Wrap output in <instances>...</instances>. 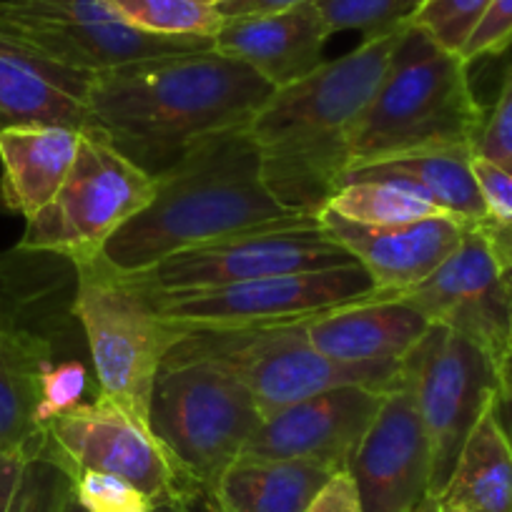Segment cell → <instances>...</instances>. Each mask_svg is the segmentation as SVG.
Instances as JSON below:
<instances>
[{
    "label": "cell",
    "mask_w": 512,
    "mask_h": 512,
    "mask_svg": "<svg viewBox=\"0 0 512 512\" xmlns=\"http://www.w3.org/2000/svg\"><path fill=\"white\" fill-rule=\"evenodd\" d=\"M319 221L354 262L372 277L379 292L405 294L425 282L475 226L457 216H432L397 226L354 224L329 211Z\"/></svg>",
    "instance_id": "e0dca14e"
},
{
    "label": "cell",
    "mask_w": 512,
    "mask_h": 512,
    "mask_svg": "<svg viewBox=\"0 0 512 512\" xmlns=\"http://www.w3.org/2000/svg\"><path fill=\"white\" fill-rule=\"evenodd\" d=\"M402 372L430 440V497H440L467 437L500 392V367L465 334L432 324Z\"/></svg>",
    "instance_id": "8fae6325"
},
{
    "label": "cell",
    "mask_w": 512,
    "mask_h": 512,
    "mask_svg": "<svg viewBox=\"0 0 512 512\" xmlns=\"http://www.w3.org/2000/svg\"><path fill=\"white\" fill-rule=\"evenodd\" d=\"M73 480L58 462L48 457H31L21 480V510L18 512H63L71 497Z\"/></svg>",
    "instance_id": "4dcf8cb0"
},
{
    "label": "cell",
    "mask_w": 512,
    "mask_h": 512,
    "mask_svg": "<svg viewBox=\"0 0 512 512\" xmlns=\"http://www.w3.org/2000/svg\"><path fill=\"white\" fill-rule=\"evenodd\" d=\"M262 420L251 392L214 364H166L151 392L149 427L186 495L211 497Z\"/></svg>",
    "instance_id": "8992f818"
},
{
    "label": "cell",
    "mask_w": 512,
    "mask_h": 512,
    "mask_svg": "<svg viewBox=\"0 0 512 512\" xmlns=\"http://www.w3.org/2000/svg\"><path fill=\"white\" fill-rule=\"evenodd\" d=\"M495 410L512 442V387H500V392L495 397Z\"/></svg>",
    "instance_id": "ab89813d"
},
{
    "label": "cell",
    "mask_w": 512,
    "mask_h": 512,
    "mask_svg": "<svg viewBox=\"0 0 512 512\" xmlns=\"http://www.w3.org/2000/svg\"><path fill=\"white\" fill-rule=\"evenodd\" d=\"M307 322V319H304ZM304 322L249 324V327H181L166 364L206 362L239 379L264 417L334 387L392 390L402 364H339L324 357L307 337Z\"/></svg>",
    "instance_id": "5b68a950"
},
{
    "label": "cell",
    "mask_w": 512,
    "mask_h": 512,
    "mask_svg": "<svg viewBox=\"0 0 512 512\" xmlns=\"http://www.w3.org/2000/svg\"><path fill=\"white\" fill-rule=\"evenodd\" d=\"M38 457L58 462L71 477L86 470L116 475L154 500L184 492L149 422L101 392L48 422Z\"/></svg>",
    "instance_id": "4fadbf2b"
},
{
    "label": "cell",
    "mask_w": 512,
    "mask_h": 512,
    "mask_svg": "<svg viewBox=\"0 0 512 512\" xmlns=\"http://www.w3.org/2000/svg\"><path fill=\"white\" fill-rule=\"evenodd\" d=\"M86 392V369L78 362L51 364L41 379V405H38V422L46 430L51 420L81 405Z\"/></svg>",
    "instance_id": "1f68e13d"
},
{
    "label": "cell",
    "mask_w": 512,
    "mask_h": 512,
    "mask_svg": "<svg viewBox=\"0 0 512 512\" xmlns=\"http://www.w3.org/2000/svg\"><path fill=\"white\" fill-rule=\"evenodd\" d=\"M91 73L73 71L0 41V131L68 126L91 131Z\"/></svg>",
    "instance_id": "ffe728a7"
},
{
    "label": "cell",
    "mask_w": 512,
    "mask_h": 512,
    "mask_svg": "<svg viewBox=\"0 0 512 512\" xmlns=\"http://www.w3.org/2000/svg\"><path fill=\"white\" fill-rule=\"evenodd\" d=\"M357 264L317 214L294 216L191 246L141 274H126L146 292H194L282 274L322 272Z\"/></svg>",
    "instance_id": "30bf717a"
},
{
    "label": "cell",
    "mask_w": 512,
    "mask_h": 512,
    "mask_svg": "<svg viewBox=\"0 0 512 512\" xmlns=\"http://www.w3.org/2000/svg\"><path fill=\"white\" fill-rule=\"evenodd\" d=\"M329 33L359 31L367 38L412 26L425 0H317Z\"/></svg>",
    "instance_id": "83f0119b"
},
{
    "label": "cell",
    "mask_w": 512,
    "mask_h": 512,
    "mask_svg": "<svg viewBox=\"0 0 512 512\" xmlns=\"http://www.w3.org/2000/svg\"><path fill=\"white\" fill-rule=\"evenodd\" d=\"M272 93L254 68L214 48L146 58L93 76L91 131L159 179L204 141L246 126Z\"/></svg>",
    "instance_id": "6da1fadb"
},
{
    "label": "cell",
    "mask_w": 512,
    "mask_h": 512,
    "mask_svg": "<svg viewBox=\"0 0 512 512\" xmlns=\"http://www.w3.org/2000/svg\"><path fill=\"white\" fill-rule=\"evenodd\" d=\"M400 31L367 38L309 76L272 93L249 121L272 194L299 214H319L349 166L347 131L377 91Z\"/></svg>",
    "instance_id": "7a4b0ae2"
},
{
    "label": "cell",
    "mask_w": 512,
    "mask_h": 512,
    "mask_svg": "<svg viewBox=\"0 0 512 512\" xmlns=\"http://www.w3.org/2000/svg\"><path fill=\"white\" fill-rule=\"evenodd\" d=\"M337 472L309 460L239 457L216 482L211 512H307Z\"/></svg>",
    "instance_id": "cb8c5ba5"
},
{
    "label": "cell",
    "mask_w": 512,
    "mask_h": 512,
    "mask_svg": "<svg viewBox=\"0 0 512 512\" xmlns=\"http://www.w3.org/2000/svg\"><path fill=\"white\" fill-rule=\"evenodd\" d=\"M492 0H425L412 26L422 28L447 51L460 53Z\"/></svg>",
    "instance_id": "f1b7e54d"
},
{
    "label": "cell",
    "mask_w": 512,
    "mask_h": 512,
    "mask_svg": "<svg viewBox=\"0 0 512 512\" xmlns=\"http://www.w3.org/2000/svg\"><path fill=\"white\" fill-rule=\"evenodd\" d=\"M322 211L337 214L354 224L367 226H397L412 221L432 219V216H452L422 199L415 191L390 181H349L332 194Z\"/></svg>",
    "instance_id": "484cf974"
},
{
    "label": "cell",
    "mask_w": 512,
    "mask_h": 512,
    "mask_svg": "<svg viewBox=\"0 0 512 512\" xmlns=\"http://www.w3.org/2000/svg\"><path fill=\"white\" fill-rule=\"evenodd\" d=\"M472 159H475L472 146H435V149L412 151V154L392 156L374 164L354 166L342 176V184L390 181V184L415 191L422 199L432 201L442 211L467 221L470 226H482L490 221V216H487L485 199L475 179Z\"/></svg>",
    "instance_id": "7402d4cb"
},
{
    "label": "cell",
    "mask_w": 512,
    "mask_h": 512,
    "mask_svg": "<svg viewBox=\"0 0 512 512\" xmlns=\"http://www.w3.org/2000/svg\"><path fill=\"white\" fill-rule=\"evenodd\" d=\"M329 36L317 0H309L269 16L226 18L214 36V51L246 63L279 91L322 66Z\"/></svg>",
    "instance_id": "d6986e66"
},
{
    "label": "cell",
    "mask_w": 512,
    "mask_h": 512,
    "mask_svg": "<svg viewBox=\"0 0 512 512\" xmlns=\"http://www.w3.org/2000/svg\"><path fill=\"white\" fill-rule=\"evenodd\" d=\"M154 512H211L209 497L186 495V492H171V495L156 500Z\"/></svg>",
    "instance_id": "f35d334b"
},
{
    "label": "cell",
    "mask_w": 512,
    "mask_h": 512,
    "mask_svg": "<svg viewBox=\"0 0 512 512\" xmlns=\"http://www.w3.org/2000/svg\"><path fill=\"white\" fill-rule=\"evenodd\" d=\"M51 344L0 319V455L38 457L46 430L38 422L41 379Z\"/></svg>",
    "instance_id": "603a6c76"
},
{
    "label": "cell",
    "mask_w": 512,
    "mask_h": 512,
    "mask_svg": "<svg viewBox=\"0 0 512 512\" xmlns=\"http://www.w3.org/2000/svg\"><path fill=\"white\" fill-rule=\"evenodd\" d=\"M0 41L91 76L146 58L214 48V38L139 31L108 0H0Z\"/></svg>",
    "instance_id": "9c48e42d"
},
{
    "label": "cell",
    "mask_w": 512,
    "mask_h": 512,
    "mask_svg": "<svg viewBox=\"0 0 512 512\" xmlns=\"http://www.w3.org/2000/svg\"><path fill=\"white\" fill-rule=\"evenodd\" d=\"M485 118L465 58L407 26L377 91L349 126L347 171L435 146L475 149Z\"/></svg>",
    "instance_id": "277c9868"
},
{
    "label": "cell",
    "mask_w": 512,
    "mask_h": 512,
    "mask_svg": "<svg viewBox=\"0 0 512 512\" xmlns=\"http://www.w3.org/2000/svg\"><path fill=\"white\" fill-rule=\"evenodd\" d=\"M415 512H477V510H470V507H460V505H447V502L437 500V497H427Z\"/></svg>",
    "instance_id": "60d3db41"
},
{
    "label": "cell",
    "mask_w": 512,
    "mask_h": 512,
    "mask_svg": "<svg viewBox=\"0 0 512 512\" xmlns=\"http://www.w3.org/2000/svg\"><path fill=\"white\" fill-rule=\"evenodd\" d=\"M159 179L86 131L76 164L58 194L26 221L21 251H46L73 264L101 256L118 229L151 204Z\"/></svg>",
    "instance_id": "ba28073f"
},
{
    "label": "cell",
    "mask_w": 512,
    "mask_h": 512,
    "mask_svg": "<svg viewBox=\"0 0 512 512\" xmlns=\"http://www.w3.org/2000/svg\"><path fill=\"white\" fill-rule=\"evenodd\" d=\"M199 3H206V6H219V3H224V0H199Z\"/></svg>",
    "instance_id": "ee69618b"
},
{
    "label": "cell",
    "mask_w": 512,
    "mask_h": 512,
    "mask_svg": "<svg viewBox=\"0 0 512 512\" xmlns=\"http://www.w3.org/2000/svg\"><path fill=\"white\" fill-rule=\"evenodd\" d=\"M402 297L430 324L480 344L500 367L512 339V297L480 226L467 231L445 262Z\"/></svg>",
    "instance_id": "5bb4252c"
},
{
    "label": "cell",
    "mask_w": 512,
    "mask_h": 512,
    "mask_svg": "<svg viewBox=\"0 0 512 512\" xmlns=\"http://www.w3.org/2000/svg\"><path fill=\"white\" fill-rule=\"evenodd\" d=\"M146 294L161 317L179 327H249L304 322L384 292H379L377 284L359 264H349L322 272L282 274L194 292Z\"/></svg>",
    "instance_id": "7c38bea8"
},
{
    "label": "cell",
    "mask_w": 512,
    "mask_h": 512,
    "mask_svg": "<svg viewBox=\"0 0 512 512\" xmlns=\"http://www.w3.org/2000/svg\"><path fill=\"white\" fill-rule=\"evenodd\" d=\"M26 462V457L0 455V512H11L18 487H21Z\"/></svg>",
    "instance_id": "74e56055"
},
{
    "label": "cell",
    "mask_w": 512,
    "mask_h": 512,
    "mask_svg": "<svg viewBox=\"0 0 512 512\" xmlns=\"http://www.w3.org/2000/svg\"><path fill=\"white\" fill-rule=\"evenodd\" d=\"M294 216L304 214L284 206L264 181L246 123L204 141L161 174L151 204L108 239L101 259L123 274H141L191 246Z\"/></svg>",
    "instance_id": "3957f363"
},
{
    "label": "cell",
    "mask_w": 512,
    "mask_h": 512,
    "mask_svg": "<svg viewBox=\"0 0 512 512\" xmlns=\"http://www.w3.org/2000/svg\"><path fill=\"white\" fill-rule=\"evenodd\" d=\"M307 337L339 364H402L430 332V319L402 294H377L304 322Z\"/></svg>",
    "instance_id": "ac0fdd59"
},
{
    "label": "cell",
    "mask_w": 512,
    "mask_h": 512,
    "mask_svg": "<svg viewBox=\"0 0 512 512\" xmlns=\"http://www.w3.org/2000/svg\"><path fill=\"white\" fill-rule=\"evenodd\" d=\"M390 390L334 387L264 417L241 457L251 460H309L347 470Z\"/></svg>",
    "instance_id": "2e32d148"
},
{
    "label": "cell",
    "mask_w": 512,
    "mask_h": 512,
    "mask_svg": "<svg viewBox=\"0 0 512 512\" xmlns=\"http://www.w3.org/2000/svg\"><path fill=\"white\" fill-rule=\"evenodd\" d=\"M347 472L362 512H415L430 497V440L405 372L384 397Z\"/></svg>",
    "instance_id": "9a60e30c"
},
{
    "label": "cell",
    "mask_w": 512,
    "mask_h": 512,
    "mask_svg": "<svg viewBox=\"0 0 512 512\" xmlns=\"http://www.w3.org/2000/svg\"><path fill=\"white\" fill-rule=\"evenodd\" d=\"M73 267V314L86 332L98 392L149 422L151 392L184 329L161 317L149 294L101 256Z\"/></svg>",
    "instance_id": "52a82bcc"
},
{
    "label": "cell",
    "mask_w": 512,
    "mask_h": 512,
    "mask_svg": "<svg viewBox=\"0 0 512 512\" xmlns=\"http://www.w3.org/2000/svg\"><path fill=\"white\" fill-rule=\"evenodd\" d=\"M485 231L487 241H490L492 251H495L497 267H500L502 279L507 284V292L512 297V224H495V221H485L480 226Z\"/></svg>",
    "instance_id": "8d00e7d4"
},
{
    "label": "cell",
    "mask_w": 512,
    "mask_h": 512,
    "mask_svg": "<svg viewBox=\"0 0 512 512\" xmlns=\"http://www.w3.org/2000/svg\"><path fill=\"white\" fill-rule=\"evenodd\" d=\"M307 512H362V502H359V492L352 475L347 470L337 472L324 485V490L314 497Z\"/></svg>",
    "instance_id": "e575fe53"
},
{
    "label": "cell",
    "mask_w": 512,
    "mask_h": 512,
    "mask_svg": "<svg viewBox=\"0 0 512 512\" xmlns=\"http://www.w3.org/2000/svg\"><path fill=\"white\" fill-rule=\"evenodd\" d=\"M113 11L139 31L154 36L214 38L224 18L199 0H108Z\"/></svg>",
    "instance_id": "4316f807"
},
{
    "label": "cell",
    "mask_w": 512,
    "mask_h": 512,
    "mask_svg": "<svg viewBox=\"0 0 512 512\" xmlns=\"http://www.w3.org/2000/svg\"><path fill=\"white\" fill-rule=\"evenodd\" d=\"M475 154L512 171V66L505 71L495 108L487 113L485 126L477 136Z\"/></svg>",
    "instance_id": "d6a6232c"
},
{
    "label": "cell",
    "mask_w": 512,
    "mask_h": 512,
    "mask_svg": "<svg viewBox=\"0 0 512 512\" xmlns=\"http://www.w3.org/2000/svg\"><path fill=\"white\" fill-rule=\"evenodd\" d=\"M63 512H86V510H83V507L78 505V500H76V497H73V492H71V497H68L66 505H63Z\"/></svg>",
    "instance_id": "7bdbcfd3"
},
{
    "label": "cell",
    "mask_w": 512,
    "mask_h": 512,
    "mask_svg": "<svg viewBox=\"0 0 512 512\" xmlns=\"http://www.w3.org/2000/svg\"><path fill=\"white\" fill-rule=\"evenodd\" d=\"M309 0H224L216 6L221 18H244V16H269V13H282L289 8H297Z\"/></svg>",
    "instance_id": "d590c367"
},
{
    "label": "cell",
    "mask_w": 512,
    "mask_h": 512,
    "mask_svg": "<svg viewBox=\"0 0 512 512\" xmlns=\"http://www.w3.org/2000/svg\"><path fill=\"white\" fill-rule=\"evenodd\" d=\"M500 379H502V387H512V339H510V347H507L505 359L500 364Z\"/></svg>",
    "instance_id": "b9f144b4"
},
{
    "label": "cell",
    "mask_w": 512,
    "mask_h": 512,
    "mask_svg": "<svg viewBox=\"0 0 512 512\" xmlns=\"http://www.w3.org/2000/svg\"><path fill=\"white\" fill-rule=\"evenodd\" d=\"M512 48V0H492V6L477 23L470 41L460 51L467 66L485 58H497Z\"/></svg>",
    "instance_id": "836d02e7"
},
{
    "label": "cell",
    "mask_w": 512,
    "mask_h": 512,
    "mask_svg": "<svg viewBox=\"0 0 512 512\" xmlns=\"http://www.w3.org/2000/svg\"><path fill=\"white\" fill-rule=\"evenodd\" d=\"M73 497L86 512H154L156 500L131 482L103 472H78Z\"/></svg>",
    "instance_id": "f546056e"
},
{
    "label": "cell",
    "mask_w": 512,
    "mask_h": 512,
    "mask_svg": "<svg viewBox=\"0 0 512 512\" xmlns=\"http://www.w3.org/2000/svg\"><path fill=\"white\" fill-rule=\"evenodd\" d=\"M437 500L477 512H512V442L495 402L467 437L455 472Z\"/></svg>",
    "instance_id": "d4e9b609"
},
{
    "label": "cell",
    "mask_w": 512,
    "mask_h": 512,
    "mask_svg": "<svg viewBox=\"0 0 512 512\" xmlns=\"http://www.w3.org/2000/svg\"><path fill=\"white\" fill-rule=\"evenodd\" d=\"M83 131L68 126H21L0 131V204L36 216L76 164Z\"/></svg>",
    "instance_id": "44dd1931"
}]
</instances>
